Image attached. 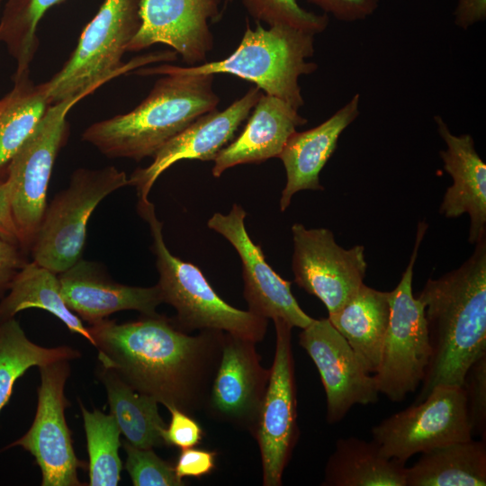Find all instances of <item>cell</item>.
Segmentation results:
<instances>
[{"instance_id": "4dcf8cb0", "label": "cell", "mask_w": 486, "mask_h": 486, "mask_svg": "<svg viewBox=\"0 0 486 486\" xmlns=\"http://www.w3.org/2000/svg\"><path fill=\"white\" fill-rule=\"evenodd\" d=\"M89 457V485L115 486L121 481L120 428L112 415L89 411L81 403Z\"/></svg>"}, {"instance_id": "9c48e42d", "label": "cell", "mask_w": 486, "mask_h": 486, "mask_svg": "<svg viewBox=\"0 0 486 486\" xmlns=\"http://www.w3.org/2000/svg\"><path fill=\"white\" fill-rule=\"evenodd\" d=\"M427 229V222L418 223L410 262L390 292V320L374 374L379 393L394 402L405 400L421 384L431 355L424 306L412 292L413 268Z\"/></svg>"}, {"instance_id": "4316f807", "label": "cell", "mask_w": 486, "mask_h": 486, "mask_svg": "<svg viewBox=\"0 0 486 486\" xmlns=\"http://www.w3.org/2000/svg\"><path fill=\"white\" fill-rule=\"evenodd\" d=\"M98 377L107 392L110 413L127 442L140 448L165 445L162 432L166 428L158 401L140 393L112 370L100 366Z\"/></svg>"}, {"instance_id": "7a4b0ae2", "label": "cell", "mask_w": 486, "mask_h": 486, "mask_svg": "<svg viewBox=\"0 0 486 486\" xmlns=\"http://www.w3.org/2000/svg\"><path fill=\"white\" fill-rule=\"evenodd\" d=\"M470 257L418 297L424 306L431 355L415 403L441 385L462 386L470 366L486 354V237Z\"/></svg>"}, {"instance_id": "f35d334b", "label": "cell", "mask_w": 486, "mask_h": 486, "mask_svg": "<svg viewBox=\"0 0 486 486\" xmlns=\"http://www.w3.org/2000/svg\"><path fill=\"white\" fill-rule=\"evenodd\" d=\"M486 19V0H458L454 12V24L466 30Z\"/></svg>"}, {"instance_id": "d590c367", "label": "cell", "mask_w": 486, "mask_h": 486, "mask_svg": "<svg viewBox=\"0 0 486 486\" xmlns=\"http://www.w3.org/2000/svg\"><path fill=\"white\" fill-rule=\"evenodd\" d=\"M320 7L324 14H331L343 22H356L372 15L379 5V0H307Z\"/></svg>"}, {"instance_id": "74e56055", "label": "cell", "mask_w": 486, "mask_h": 486, "mask_svg": "<svg viewBox=\"0 0 486 486\" xmlns=\"http://www.w3.org/2000/svg\"><path fill=\"white\" fill-rule=\"evenodd\" d=\"M17 244L0 238V295L24 265Z\"/></svg>"}, {"instance_id": "d6a6232c", "label": "cell", "mask_w": 486, "mask_h": 486, "mask_svg": "<svg viewBox=\"0 0 486 486\" xmlns=\"http://www.w3.org/2000/svg\"><path fill=\"white\" fill-rule=\"evenodd\" d=\"M125 467L135 486H182L184 485L175 468L159 458L152 448H140L125 441Z\"/></svg>"}, {"instance_id": "ab89813d", "label": "cell", "mask_w": 486, "mask_h": 486, "mask_svg": "<svg viewBox=\"0 0 486 486\" xmlns=\"http://www.w3.org/2000/svg\"><path fill=\"white\" fill-rule=\"evenodd\" d=\"M0 238L19 245L11 214L8 187L5 180L0 181Z\"/></svg>"}, {"instance_id": "603a6c76", "label": "cell", "mask_w": 486, "mask_h": 486, "mask_svg": "<svg viewBox=\"0 0 486 486\" xmlns=\"http://www.w3.org/2000/svg\"><path fill=\"white\" fill-rule=\"evenodd\" d=\"M390 315V292L378 291L363 284L356 293L328 319L346 338L364 369L375 374Z\"/></svg>"}, {"instance_id": "ba28073f", "label": "cell", "mask_w": 486, "mask_h": 486, "mask_svg": "<svg viewBox=\"0 0 486 486\" xmlns=\"http://www.w3.org/2000/svg\"><path fill=\"white\" fill-rule=\"evenodd\" d=\"M127 185L126 174L115 166L76 170L69 185L46 207L31 247L33 261L57 274L76 263L93 212L106 196Z\"/></svg>"}, {"instance_id": "2e32d148", "label": "cell", "mask_w": 486, "mask_h": 486, "mask_svg": "<svg viewBox=\"0 0 486 486\" xmlns=\"http://www.w3.org/2000/svg\"><path fill=\"white\" fill-rule=\"evenodd\" d=\"M224 0H140V27L127 51L154 44L173 48L190 66L203 63L213 49L209 21L220 19Z\"/></svg>"}, {"instance_id": "484cf974", "label": "cell", "mask_w": 486, "mask_h": 486, "mask_svg": "<svg viewBox=\"0 0 486 486\" xmlns=\"http://www.w3.org/2000/svg\"><path fill=\"white\" fill-rule=\"evenodd\" d=\"M9 293L0 302V321L14 318L21 310L37 308L60 320L72 332L94 340L88 328L66 304L57 274L32 261L25 263L9 285Z\"/></svg>"}, {"instance_id": "44dd1931", "label": "cell", "mask_w": 486, "mask_h": 486, "mask_svg": "<svg viewBox=\"0 0 486 486\" xmlns=\"http://www.w3.org/2000/svg\"><path fill=\"white\" fill-rule=\"evenodd\" d=\"M360 94L356 93L346 104L320 125L298 132L288 139L278 156L284 164L286 183L280 198L284 212L292 196L302 190H324L320 173L335 152L342 132L359 116Z\"/></svg>"}, {"instance_id": "f546056e", "label": "cell", "mask_w": 486, "mask_h": 486, "mask_svg": "<svg viewBox=\"0 0 486 486\" xmlns=\"http://www.w3.org/2000/svg\"><path fill=\"white\" fill-rule=\"evenodd\" d=\"M67 0H6L0 18V42L16 62L13 77L30 73L39 47L37 28L44 14Z\"/></svg>"}, {"instance_id": "52a82bcc", "label": "cell", "mask_w": 486, "mask_h": 486, "mask_svg": "<svg viewBox=\"0 0 486 486\" xmlns=\"http://www.w3.org/2000/svg\"><path fill=\"white\" fill-rule=\"evenodd\" d=\"M98 87L86 89L50 104L37 127L10 160L4 179L19 245L31 248L41 223L57 155L66 140L67 116Z\"/></svg>"}, {"instance_id": "8fae6325", "label": "cell", "mask_w": 486, "mask_h": 486, "mask_svg": "<svg viewBox=\"0 0 486 486\" xmlns=\"http://www.w3.org/2000/svg\"><path fill=\"white\" fill-rule=\"evenodd\" d=\"M292 269L296 284L319 298L328 315L339 310L364 284L367 263L361 245L340 247L326 228L292 226Z\"/></svg>"}, {"instance_id": "b9f144b4", "label": "cell", "mask_w": 486, "mask_h": 486, "mask_svg": "<svg viewBox=\"0 0 486 486\" xmlns=\"http://www.w3.org/2000/svg\"><path fill=\"white\" fill-rule=\"evenodd\" d=\"M233 0H224L223 3H224V6L222 8V11L225 10L226 6L228 5V4L231 3Z\"/></svg>"}, {"instance_id": "ac0fdd59", "label": "cell", "mask_w": 486, "mask_h": 486, "mask_svg": "<svg viewBox=\"0 0 486 486\" xmlns=\"http://www.w3.org/2000/svg\"><path fill=\"white\" fill-rule=\"evenodd\" d=\"M255 342L225 333L206 409L216 418L254 432L270 369L260 363Z\"/></svg>"}, {"instance_id": "6da1fadb", "label": "cell", "mask_w": 486, "mask_h": 486, "mask_svg": "<svg viewBox=\"0 0 486 486\" xmlns=\"http://www.w3.org/2000/svg\"><path fill=\"white\" fill-rule=\"evenodd\" d=\"M88 330L102 366L139 392L189 415L206 408L226 332L191 336L158 313L125 323L104 319Z\"/></svg>"}, {"instance_id": "836d02e7", "label": "cell", "mask_w": 486, "mask_h": 486, "mask_svg": "<svg viewBox=\"0 0 486 486\" xmlns=\"http://www.w3.org/2000/svg\"><path fill=\"white\" fill-rule=\"evenodd\" d=\"M472 434L486 438V354L468 369L462 384Z\"/></svg>"}, {"instance_id": "e0dca14e", "label": "cell", "mask_w": 486, "mask_h": 486, "mask_svg": "<svg viewBox=\"0 0 486 486\" xmlns=\"http://www.w3.org/2000/svg\"><path fill=\"white\" fill-rule=\"evenodd\" d=\"M262 94L258 86H251L226 109H215L199 116L165 143L152 157L149 166L137 168L129 177L130 185L137 189L139 199H148L157 179L175 163L183 159L214 160L217 154L233 140L236 131Z\"/></svg>"}, {"instance_id": "e575fe53", "label": "cell", "mask_w": 486, "mask_h": 486, "mask_svg": "<svg viewBox=\"0 0 486 486\" xmlns=\"http://www.w3.org/2000/svg\"><path fill=\"white\" fill-rule=\"evenodd\" d=\"M170 414V423L162 432L166 446L181 449L197 446L202 438V428L189 414L175 408H166Z\"/></svg>"}, {"instance_id": "83f0119b", "label": "cell", "mask_w": 486, "mask_h": 486, "mask_svg": "<svg viewBox=\"0 0 486 486\" xmlns=\"http://www.w3.org/2000/svg\"><path fill=\"white\" fill-rule=\"evenodd\" d=\"M79 356L80 352L70 346L44 347L34 344L14 318L0 321V412L12 396L15 382L29 368Z\"/></svg>"}, {"instance_id": "cb8c5ba5", "label": "cell", "mask_w": 486, "mask_h": 486, "mask_svg": "<svg viewBox=\"0 0 486 486\" xmlns=\"http://www.w3.org/2000/svg\"><path fill=\"white\" fill-rule=\"evenodd\" d=\"M405 464L384 457L376 443L338 438L324 472L325 486H406Z\"/></svg>"}, {"instance_id": "277c9868", "label": "cell", "mask_w": 486, "mask_h": 486, "mask_svg": "<svg viewBox=\"0 0 486 486\" xmlns=\"http://www.w3.org/2000/svg\"><path fill=\"white\" fill-rule=\"evenodd\" d=\"M252 30L248 24L238 48L226 58L197 66L160 65L137 68L136 75L161 76L166 72L185 75L228 73L256 84L266 94L277 97L295 109L304 104L299 77L317 70L307 59L314 54V34L287 26Z\"/></svg>"}, {"instance_id": "30bf717a", "label": "cell", "mask_w": 486, "mask_h": 486, "mask_svg": "<svg viewBox=\"0 0 486 486\" xmlns=\"http://www.w3.org/2000/svg\"><path fill=\"white\" fill-rule=\"evenodd\" d=\"M373 441L381 454L405 464L413 455L472 438L462 386L434 388L420 402L374 426Z\"/></svg>"}, {"instance_id": "5b68a950", "label": "cell", "mask_w": 486, "mask_h": 486, "mask_svg": "<svg viewBox=\"0 0 486 486\" xmlns=\"http://www.w3.org/2000/svg\"><path fill=\"white\" fill-rule=\"evenodd\" d=\"M140 0H104L82 31L67 62L44 82L50 104L86 89L100 87L120 75L148 63L176 58V52L161 51L122 61L128 45L140 27Z\"/></svg>"}, {"instance_id": "8992f818", "label": "cell", "mask_w": 486, "mask_h": 486, "mask_svg": "<svg viewBox=\"0 0 486 486\" xmlns=\"http://www.w3.org/2000/svg\"><path fill=\"white\" fill-rule=\"evenodd\" d=\"M137 210L149 226L152 251L159 274L158 286L163 302L170 304L176 311L174 321L176 326L185 332L220 330L255 343L261 341L268 320L227 303L216 293L199 267L169 251L163 237V223L148 199H139Z\"/></svg>"}, {"instance_id": "d6986e66", "label": "cell", "mask_w": 486, "mask_h": 486, "mask_svg": "<svg viewBox=\"0 0 486 486\" xmlns=\"http://www.w3.org/2000/svg\"><path fill=\"white\" fill-rule=\"evenodd\" d=\"M58 280L67 306L90 324L121 310L155 315L163 302L158 284L139 287L118 284L106 277L96 264L82 259L58 274Z\"/></svg>"}, {"instance_id": "3957f363", "label": "cell", "mask_w": 486, "mask_h": 486, "mask_svg": "<svg viewBox=\"0 0 486 486\" xmlns=\"http://www.w3.org/2000/svg\"><path fill=\"white\" fill-rule=\"evenodd\" d=\"M161 76L137 107L93 123L83 132V140L108 158L140 161L153 157L199 116L217 109L214 75Z\"/></svg>"}, {"instance_id": "f1b7e54d", "label": "cell", "mask_w": 486, "mask_h": 486, "mask_svg": "<svg viewBox=\"0 0 486 486\" xmlns=\"http://www.w3.org/2000/svg\"><path fill=\"white\" fill-rule=\"evenodd\" d=\"M29 74L13 77V98L0 112V172L7 168L50 105L44 83L35 85Z\"/></svg>"}, {"instance_id": "4fadbf2b", "label": "cell", "mask_w": 486, "mask_h": 486, "mask_svg": "<svg viewBox=\"0 0 486 486\" xmlns=\"http://www.w3.org/2000/svg\"><path fill=\"white\" fill-rule=\"evenodd\" d=\"M68 360L39 367L40 385L34 420L22 437L7 447L21 446L40 466L42 486H78L77 470L85 464L76 455L65 409L69 405L64 394L70 367Z\"/></svg>"}, {"instance_id": "8d00e7d4", "label": "cell", "mask_w": 486, "mask_h": 486, "mask_svg": "<svg viewBox=\"0 0 486 486\" xmlns=\"http://www.w3.org/2000/svg\"><path fill=\"white\" fill-rule=\"evenodd\" d=\"M216 453L194 447L182 449L175 465L176 476L200 478L209 474L215 467Z\"/></svg>"}, {"instance_id": "ffe728a7", "label": "cell", "mask_w": 486, "mask_h": 486, "mask_svg": "<svg viewBox=\"0 0 486 486\" xmlns=\"http://www.w3.org/2000/svg\"><path fill=\"white\" fill-rule=\"evenodd\" d=\"M434 121L446 145L439 152L444 169L453 180L445 193L439 212L446 218L468 214V240L475 244L486 237V164L470 134H453L440 115H436Z\"/></svg>"}, {"instance_id": "60d3db41", "label": "cell", "mask_w": 486, "mask_h": 486, "mask_svg": "<svg viewBox=\"0 0 486 486\" xmlns=\"http://www.w3.org/2000/svg\"><path fill=\"white\" fill-rule=\"evenodd\" d=\"M13 98V90H11L7 94L0 98V112L8 105Z\"/></svg>"}, {"instance_id": "7bdbcfd3", "label": "cell", "mask_w": 486, "mask_h": 486, "mask_svg": "<svg viewBox=\"0 0 486 486\" xmlns=\"http://www.w3.org/2000/svg\"><path fill=\"white\" fill-rule=\"evenodd\" d=\"M2 3H3V0H0V9H1V6H2Z\"/></svg>"}, {"instance_id": "d4e9b609", "label": "cell", "mask_w": 486, "mask_h": 486, "mask_svg": "<svg viewBox=\"0 0 486 486\" xmlns=\"http://www.w3.org/2000/svg\"><path fill=\"white\" fill-rule=\"evenodd\" d=\"M486 441L453 442L421 453L406 471V486H485Z\"/></svg>"}, {"instance_id": "7c38bea8", "label": "cell", "mask_w": 486, "mask_h": 486, "mask_svg": "<svg viewBox=\"0 0 486 486\" xmlns=\"http://www.w3.org/2000/svg\"><path fill=\"white\" fill-rule=\"evenodd\" d=\"M276 341L273 365L254 429L261 454L263 484L280 486L298 439L297 395L292 327L274 320Z\"/></svg>"}, {"instance_id": "7402d4cb", "label": "cell", "mask_w": 486, "mask_h": 486, "mask_svg": "<svg viewBox=\"0 0 486 486\" xmlns=\"http://www.w3.org/2000/svg\"><path fill=\"white\" fill-rule=\"evenodd\" d=\"M243 131L214 158L212 176L242 164H259L278 158L288 139L307 119L286 102L262 94L250 112Z\"/></svg>"}, {"instance_id": "9a60e30c", "label": "cell", "mask_w": 486, "mask_h": 486, "mask_svg": "<svg viewBox=\"0 0 486 486\" xmlns=\"http://www.w3.org/2000/svg\"><path fill=\"white\" fill-rule=\"evenodd\" d=\"M299 344L315 364L325 390L327 421L334 424L356 404L378 401L374 374L368 373L346 338L329 320L310 322L299 335Z\"/></svg>"}, {"instance_id": "5bb4252c", "label": "cell", "mask_w": 486, "mask_h": 486, "mask_svg": "<svg viewBox=\"0 0 486 486\" xmlns=\"http://www.w3.org/2000/svg\"><path fill=\"white\" fill-rule=\"evenodd\" d=\"M246 215L245 210L234 203L228 214L214 213L207 226L223 236L239 256L248 310L267 320H283L292 328H306L313 318L298 304L291 291L292 282L269 266L261 247L250 238L245 227Z\"/></svg>"}, {"instance_id": "1f68e13d", "label": "cell", "mask_w": 486, "mask_h": 486, "mask_svg": "<svg viewBox=\"0 0 486 486\" xmlns=\"http://www.w3.org/2000/svg\"><path fill=\"white\" fill-rule=\"evenodd\" d=\"M250 16L257 22L271 26H287L312 34L324 32L328 15L309 12L297 0H240Z\"/></svg>"}]
</instances>
